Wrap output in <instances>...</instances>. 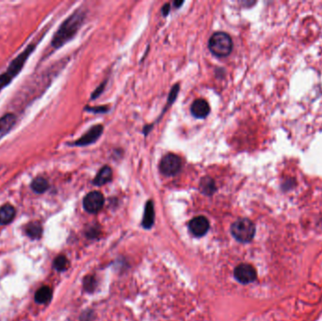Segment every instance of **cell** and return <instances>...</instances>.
<instances>
[{
    "mask_svg": "<svg viewBox=\"0 0 322 321\" xmlns=\"http://www.w3.org/2000/svg\"><path fill=\"white\" fill-rule=\"evenodd\" d=\"M154 222H155V208L152 201H149L145 205L143 226L146 229H150L154 224Z\"/></svg>",
    "mask_w": 322,
    "mask_h": 321,
    "instance_id": "13",
    "label": "cell"
},
{
    "mask_svg": "<svg viewBox=\"0 0 322 321\" xmlns=\"http://www.w3.org/2000/svg\"><path fill=\"white\" fill-rule=\"evenodd\" d=\"M15 122L16 117L12 113L5 114L0 118V140L12 129L13 125H15Z\"/></svg>",
    "mask_w": 322,
    "mask_h": 321,
    "instance_id": "11",
    "label": "cell"
},
{
    "mask_svg": "<svg viewBox=\"0 0 322 321\" xmlns=\"http://www.w3.org/2000/svg\"><path fill=\"white\" fill-rule=\"evenodd\" d=\"M182 160L174 154H168L161 160L160 170L165 176H174L182 169Z\"/></svg>",
    "mask_w": 322,
    "mask_h": 321,
    "instance_id": "5",
    "label": "cell"
},
{
    "mask_svg": "<svg viewBox=\"0 0 322 321\" xmlns=\"http://www.w3.org/2000/svg\"><path fill=\"white\" fill-rule=\"evenodd\" d=\"M103 125H97L92 126L87 133L83 135L80 140L73 143L75 146H87L95 143L103 133Z\"/></svg>",
    "mask_w": 322,
    "mask_h": 321,
    "instance_id": "8",
    "label": "cell"
},
{
    "mask_svg": "<svg viewBox=\"0 0 322 321\" xmlns=\"http://www.w3.org/2000/svg\"><path fill=\"white\" fill-rule=\"evenodd\" d=\"M200 188L204 194L212 195L216 190L214 180L208 176L202 178L200 183Z\"/></svg>",
    "mask_w": 322,
    "mask_h": 321,
    "instance_id": "16",
    "label": "cell"
},
{
    "mask_svg": "<svg viewBox=\"0 0 322 321\" xmlns=\"http://www.w3.org/2000/svg\"><path fill=\"white\" fill-rule=\"evenodd\" d=\"M188 228L189 231L191 234L195 237H203L205 236L208 229H209V222L206 219V217L204 216H199L194 219H192L189 224H188Z\"/></svg>",
    "mask_w": 322,
    "mask_h": 321,
    "instance_id": "9",
    "label": "cell"
},
{
    "mask_svg": "<svg viewBox=\"0 0 322 321\" xmlns=\"http://www.w3.org/2000/svg\"><path fill=\"white\" fill-rule=\"evenodd\" d=\"M54 267L59 271H63L68 268V260L63 255L58 256L54 261Z\"/></svg>",
    "mask_w": 322,
    "mask_h": 321,
    "instance_id": "19",
    "label": "cell"
},
{
    "mask_svg": "<svg viewBox=\"0 0 322 321\" xmlns=\"http://www.w3.org/2000/svg\"><path fill=\"white\" fill-rule=\"evenodd\" d=\"M170 4H165L164 5V7H163V9H162V12H163V15L164 16H166L169 12H170Z\"/></svg>",
    "mask_w": 322,
    "mask_h": 321,
    "instance_id": "20",
    "label": "cell"
},
{
    "mask_svg": "<svg viewBox=\"0 0 322 321\" xmlns=\"http://www.w3.org/2000/svg\"><path fill=\"white\" fill-rule=\"evenodd\" d=\"M14 217L15 209L12 205H5L0 207V224H8L14 219Z\"/></svg>",
    "mask_w": 322,
    "mask_h": 321,
    "instance_id": "14",
    "label": "cell"
},
{
    "mask_svg": "<svg viewBox=\"0 0 322 321\" xmlns=\"http://www.w3.org/2000/svg\"><path fill=\"white\" fill-rule=\"evenodd\" d=\"M231 233L237 241L247 243L253 239L255 234V226L248 219H240L233 223Z\"/></svg>",
    "mask_w": 322,
    "mask_h": 321,
    "instance_id": "4",
    "label": "cell"
},
{
    "mask_svg": "<svg viewBox=\"0 0 322 321\" xmlns=\"http://www.w3.org/2000/svg\"><path fill=\"white\" fill-rule=\"evenodd\" d=\"M85 19V13L78 9L67 18L55 33L51 45L54 48H60L68 43L78 33Z\"/></svg>",
    "mask_w": 322,
    "mask_h": 321,
    "instance_id": "1",
    "label": "cell"
},
{
    "mask_svg": "<svg viewBox=\"0 0 322 321\" xmlns=\"http://www.w3.org/2000/svg\"><path fill=\"white\" fill-rule=\"evenodd\" d=\"M104 204H105V198L99 191L89 192L83 200L84 209L91 214H95L99 212L103 208Z\"/></svg>",
    "mask_w": 322,
    "mask_h": 321,
    "instance_id": "6",
    "label": "cell"
},
{
    "mask_svg": "<svg viewBox=\"0 0 322 321\" xmlns=\"http://www.w3.org/2000/svg\"><path fill=\"white\" fill-rule=\"evenodd\" d=\"M208 48L216 57H227L232 52V38L225 32H216L209 39Z\"/></svg>",
    "mask_w": 322,
    "mask_h": 321,
    "instance_id": "3",
    "label": "cell"
},
{
    "mask_svg": "<svg viewBox=\"0 0 322 321\" xmlns=\"http://www.w3.org/2000/svg\"><path fill=\"white\" fill-rule=\"evenodd\" d=\"M183 4V1H180V2H174V6L176 8H179V6H181Z\"/></svg>",
    "mask_w": 322,
    "mask_h": 321,
    "instance_id": "21",
    "label": "cell"
},
{
    "mask_svg": "<svg viewBox=\"0 0 322 321\" xmlns=\"http://www.w3.org/2000/svg\"><path fill=\"white\" fill-rule=\"evenodd\" d=\"M35 44H30V45H27V47L25 48V50L19 54L17 57L11 63H9L7 70L0 75V91L6 86H8L10 83V81L12 80L23 69L28 57L35 49Z\"/></svg>",
    "mask_w": 322,
    "mask_h": 321,
    "instance_id": "2",
    "label": "cell"
},
{
    "mask_svg": "<svg viewBox=\"0 0 322 321\" xmlns=\"http://www.w3.org/2000/svg\"><path fill=\"white\" fill-rule=\"evenodd\" d=\"M190 111L195 118L205 119L210 113V106L205 99H197L192 103Z\"/></svg>",
    "mask_w": 322,
    "mask_h": 321,
    "instance_id": "10",
    "label": "cell"
},
{
    "mask_svg": "<svg viewBox=\"0 0 322 321\" xmlns=\"http://www.w3.org/2000/svg\"><path fill=\"white\" fill-rule=\"evenodd\" d=\"M49 187V184L46 179L39 176L34 179L31 183V188L36 193H44Z\"/></svg>",
    "mask_w": 322,
    "mask_h": 321,
    "instance_id": "17",
    "label": "cell"
},
{
    "mask_svg": "<svg viewBox=\"0 0 322 321\" xmlns=\"http://www.w3.org/2000/svg\"><path fill=\"white\" fill-rule=\"evenodd\" d=\"M26 233L30 239H40L43 233V228L39 223H32L27 225Z\"/></svg>",
    "mask_w": 322,
    "mask_h": 321,
    "instance_id": "18",
    "label": "cell"
},
{
    "mask_svg": "<svg viewBox=\"0 0 322 321\" xmlns=\"http://www.w3.org/2000/svg\"><path fill=\"white\" fill-rule=\"evenodd\" d=\"M51 298H52V290L48 286H43L36 292L35 301L38 304H47L50 302Z\"/></svg>",
    "mask_w": 322,
    "mask_h": 321,
    "instance_id": "15",
    "label": "cell"
},
{
    "mask_svg": "<svg viewBox=\"0 0 322 321\" xmlns=\"http://www.w3.org/2000/svg\"><path fill=\"white\" fill-rule=\"evenodd\" d=\"M112 175L113 174H112L111 168L108 166H104L102 169L99 170L95 178L93 179V184L98 187L104 186L111 181Z\"/></svg>",
    "mask_w": 322,
    "mask_h": 321,
    "instance_id": "12",
    "label": "cell"
},
{
    "mask_svg": "<svg viewBox=\"0 0 322 321\" xmlns=\"http://www.w3.org/2000/svg\"><path fill=\"white\" fill-rule=\"evenodd\" d=\"M235 278L243 285L252 283L256 279V271L249 264H242L235 268Z\"/></svg>",
    "mask_w": 322,
    "mask_h": 321,
    "instance_id": "7",
    "label": "cell"
}]
</instances>
